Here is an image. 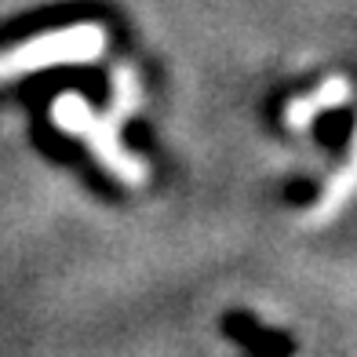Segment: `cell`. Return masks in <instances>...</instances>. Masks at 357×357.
<instances>
[{"instance_id": "obj_1", "label": "cell", "mask_w": 357, "mask_h": 357, "mask_svg": "<svg viewBox=\"0 0 357 357\" xmlns=\"http://www.w3.org/2000/svg\"><path fill=\"white\" fill-rule=\"evenodd\" d=\"M135 99H139L135 70L121 66L117 73H113V113L109 117H99L80 91H62L59 99L52 102V121H55L59 132L80 139L91 150V157L99 160L113 178H121L124 186H142L146 178H150L146 160L135 157L132 150H124L121 139H117V128H113L121 117H128V113L139 106Z\"/></svg>"}, {"instance_id": "obj_2", "label": "cell", "mask_w": 357, "mask_h": 357, "mask_svg": "<svg viewBox=\"0 0 357 357\" xmlns=\"http://www.w3.org/2000/svg\"><path fill=\"white\" fill-rule=\"evenodd\" d=\"M106 44H109V33L99 22H77V26L47 29V33L22 40L11 52H0V84L19 80L26 73H37V70H47V66L95 62V59H102Z\"/></svg>"}, {"instance_id": "obj_3", "label": "cell", "mask_w": 357, "mask_h": 357, "mask_svg": "<svg viewBox=\"0 0 357 357\" xmlns=\"http://www.w3.org/2000/svg\"><path fill=\"white\" fill-rule=\"evenodd\" d=\"M350 99V80L347 77H332L324 80V84L314 91V95H299V99H291L288 109H284V124L303 132V128H310L324 109H335Z\"/></svg>"}, {"instance_id": "obj_4", "label": "cell", "mask_w": 357, "mask_h": 357, "mask_svg": "<svg viewBox=\"0 0 357 357\" xmlns=\"http://www.w3.org/2000/svg\"><path fill=\"white\" fill-rule=\"evenodd\" d=\"M354 190H357V132H354V146H350L347 165L328 178V186L321 190L317 204L310 208V212H306V222H324V219H332L339 208L350 201V193H354Z\"/></svg>"}]
</instances>
